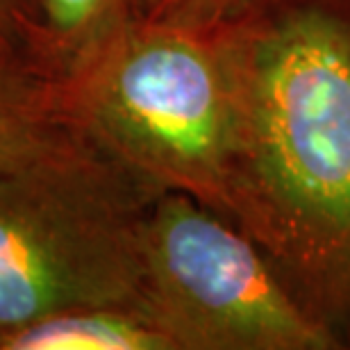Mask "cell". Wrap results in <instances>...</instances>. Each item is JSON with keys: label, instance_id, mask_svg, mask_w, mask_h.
<instances>
[{"label": "cell", "instance_id": "cell-9", "mask_svg": "<svg viewBox=\"0 0 350 350\" xmlns=\"http://www.w3.org/2000/svg\"><path fill=\"white\" fill-rule=\"evenodd\" d=\"M37 37L39 0H0V51L23 55L32 62Z\"/></svg>", "mask_w": 350, "mask_h": 350}, {"label": "cell", "instance_id": "cell-8", "mask_svg": "<svg viewBox=\"0 0 350 350\" xmlns=\"http://www.w3.org/2000/svg\"><path fill=\"white\" fill-rule=\"evenodd\" d=\"M246 0H139V16L166 23L214 27L230 18Z\"/></svg>", "mask_w": 350, "mask_h": 350}, {"label": "cell", "instance_id": "cell-7", "mask_svg": "<svg viewBox=\"0 0 350 350\" xmlns=\"http://www.w3.org/2000/svg\"><path fill=\"white\" fill-rule=\"evenodd\" d=\"M66 128L59 82L23 55L0 51V169L44 150Z\"/></svg>", "mask_w": 350, "mask_h": 350}, {"label": "cell", "instance_id": "cell-2", "mask_svg": "<svg viewBox=\"0 0 350 350\" xmlns=\"http://www.w3.org/2000/svg\"><path fill=\"white\" fill-rule=\"evenodd\" d=\"M59 105L144 185L232 221L234 94L219 25L137 16L59 82Z\"/></svg>", "mask_w": 350, "mask_h": 350}, {"label": "cell", "instance_id": "cell-6", "mask_svg": "<svg viewBox=\"0 0 350 350\" xmlns=\"http://www.w3.org/2000/svg\"><path fill=\"white\" fill-rule=\"evenodd\" d=\"M137 16L139 0H39L32 62L48 78L66 80Z\"/></svg>", "mask_w": 350, "mask_h": 350}, {"label": "cell", "instance_id": "cell-1", "mask_svg": "<svg viewBox=\"0 0 350 350\" xmlns=\"http://www.w3.org/2000/svg\"><path fill=\"white\" fill-rule=\"evenodd\" d=\"M234 94L232 223L350 332V0H246L219 23Z\"/></svg>", "mask_w": 350, "mask_h": 350}, {"label": "cell", "instance_id": "cell-3", "mask_svg": "<svg viewBox=\"0 0 350 350\" xmlns=\"http://www.w3.org/2000/svg\"><path fill=\"white\" fill-rule=\"evenodd\" d=\"M157 196L71 125L0 169V339L73 307H137Z\"/></svg>", "mask_w": 350, "mask_h": 350}, {"label": "cell", "instance_id": "cell-5", "mask_svg": "<svg viewBox=\"0 0 350 350\" xmlns=\"http://www.w3.org/2000/svg\"><path fill=\"white\" fill-rule=\"evenodd\" d=\"M0 350H173V346L139 307L98 305L48 314L0 339Z\"/></svg>", "mask_w": 350, "mask_h": 350}, {"label": "cell", "instance_id": "cell-4", "mask_svg": "<svg viewBox=\"0 0 350 350\" xmlns=\"http://www.w3.org/2000/svg\"><path fill=\"white\" fill-rule=\"evenodd\" d=\"M139 310L173 350H334L341 339L232 221L159 193L144 234Z\"/></svg>", "mask_w": 350, "mask_h": 350}]
</instances>
